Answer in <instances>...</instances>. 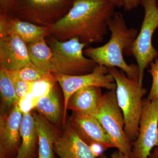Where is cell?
<instances>
[{"label": "cell", "instance_id": "e0dca14e", "mask_svg": "<svg viewBox=\"0 0 158 158\" xmlns=\"http://www.w3.org/2000/svg\"><path fill=\"white\" fill-rule=\"evenodd\" d=\"M27 45L29 57L33 65L44 73H52V52L45 38Z\"/></svg>", "mask_w": 158, "mask_h": 158}, {"label": "cell", "instance_id": "30bf717a", "mask_svg": "<svg viewBox=\"0 0 158 158\" xmlns=\"http://www.w3.org/2000/svg\"><path fill=\"white\" fill-rule=\"evenodd\" d=\"M28 65L34 66L30 60L27 44L10 28L9 24L7 33L0 36L1 69L13 71Z\"/></svg>", "mask_w": 158, "mask_h": 158}, {"label": "cell", "instance_id": "ba28073f", "mask_svg": "<svg viewBox=\"0 0 158 158\" xmlns=\"http://www.w3.org/2000/svg\"><path fill=\"white\" fill-rule=\"evenodd\" d=\"M158 147V98L143 100L138 137L133 142L131 158H148Z\"/></svg>", "mask_w": 158, "mask_h": 158}, {"label": "cell", "instance_id": "484cf974", "mask_svg": "<svg viewBox=\"0 0 158 158\" xmlns=\"http://www.w3.org/2000/svg\"><path fill=\"white\" fill-rule=\"evenodd\" d=\"M18 0H0V14H11Z\"/></svg>", "mask_w": 158, "mask_h": 158}, {"label": "cell", "instance_id": "f546056e", "mask_svg": "<svg viewBox=\"0 0 158 158\" xmlns=\"http://www.w3.org/2000/svg\"><path fill=\"white\" fill-rule=\"evenodd\" d=\"M107 1L113 3L116 7H117V8L123 7V0H107Z\"/></svg>", "mask_w": 158, "mask_h": 158}, {"label": "cell", "instance_id": "7402d4cb", "mask_svg": "<svg viewBox=\"0 0 158 158\" xmlns=\"http://www.w3.org/2000/svg\"><path fill=\"white\" fill-rule=\"evenodd\" d=\"M4 71L11 81H21L31 82L36 81L47 73H44L31 65L25 66L13 71Z\"/></svg>", "mask_w": 158, "mask_h": 158}, {"label": "cell", "instance_id": "ffe728a7", "mask_svg": "<svg viewBox=\"0 0 158 158\" xmlns=\"http://www.w3.org/2000/svg\"><path fill=\"white\" fill-rule=\"evenodd\" d=\"M0 92L3 111L11 109L19 102L13 82L2 69L0 70Z\"/></svg>", "mask_w": 158, "mask_h": 158}, {"label": "cell", "instance_id": "cb8c5ba5", "mask_svg": "<svg viewBox=\"0 0 158 158\" xmlns=\"http://www.w3.org/2000/svg\"><path fill=\"white\" fill-rule=\"evenodd\" d=\"M12 81L19 100L30 92L33 83L21 81Z\"/></svg>", "mask_w": 158, "mask_h": 158}, {"label": "cell", "instance_id": "8992f818", "mask_svg": "<svg viewBox=\"0 0 158 158\" xmlns=\"http://www.w3.org/2000/svg\"><path fill=\"white\" fill-rule=\"evenodd\" d=\"M107 134L114 148L131 158L132 144L124 132L125 120L116 98V90L103 94L94 117Z\"/></svg>", "mask_w": 158, "mask_h": 158}, {"label": "cell", "instance_id": "4dcf8cb0", "mask_svg": "<svg viewBox=\"0 0 158 158\" xmlns=\"http://www.w3.org/2000/svg\"><path fill=\"white\" fill-rule=\"evenodd\" d=\"M151 158H158V147L155 150L153 153L152 155Z\"/></svg>", "mask_w": 158, "mask_h": 158}, {"label": "cell", "instance_id": "603a6c76", "mask_svg": "<svg viewBox=\"0 0 158 158\" xmlns=\"http://www.w3.org/2000/svg\"><path fill=\"white\" fill-rule=\"evenodd\" d=\"M148 72L152 77V84L147 98L153 100L158 98V59H155L150 64Z\"/></svg>", "mask_w": 158, "mask_h": 158}, {"label": "cell", "instance_id": "44dd1931", "mask_svg": "<svg viewBox=\"0 0 158 158\" xmlns=\"http://www.w3.org/2000/svg\"><path fill=\"white\" fill-rule=\"evenodd\" d=\"M56 82L54 74L48 73L41 79L33 82L29 93L33 97L35 107L38 100L47 95L55 87Z\"/></svg>", "mask_w": 158, "mask_h": 158}, {"label": "cell", "instance_id": "83f0119b", "mask_svg": "<svg viewBox=\"0 0 158 158\" xmlns=\"http://www.w3.org/2000/svg\"><path fill=\"white\" fill-rule=\"evenodd\" d=\"M123 8L126 11H130L137 8L141 4V0H123Z\"/></svg>", "mask_w": 158, "mask_h": 158}, {"label": "cell", "instance_id": "7a4b0ae2", "mask_svg": "<svg viewBox=\"0 0 158 158\" xmlns=\"http://www.w3.org/2000/svg\"><path fill=\"white\" fill-rule=\"evenodd\" d=\"M111 32L109 41L98 47H91L84 49L85 56L92 59L98 65L105 67L119 68L130 79L138 80V68L135 64L128 65L123 58V52L129 49L138 34L137 29L128 28L123 15L116 12L108 23Z\"/></svg>", "mask_w": 158, "mask_h": 158}, {"label": "cell", "instance_id": "3957f363", "mask_svg": "<svg viewBox=\"0 0 158 158\" xmlns=\"http://www.w3.org/2000/svg\"><path fill=\"white\" fill-rule=\"evenodd\" d=\"M106 68L116 82V98L124 118L125 133L131 142L134 141L138 136L143 98L147 90L138 80L129 78L122 70L114 67Z\"/></svg>", "mask_w": 158, "mask_h": 158}, {"label": "cell", "instance_id": "277c9868", "mask_svg": "<svg viewBox=\"0 0 158 158\" xmlns=\"http://www.w3.org/2000/svg\"><path fill=\"white\" fill-rule=\"evenodd\" d=\"M48 37L52 52V73L73 76L88 74L98 65L92 59L85 56L84 50L86 45L77 38L61 41Z\"/></svg>", "mask_w": 158, "mask_h": 158}, {"label": "cell", "instance_id": "4316f807", "mask_svg": "<svg viewBox=\"0 0 158 158\" xmlns=\"http://www.w3.org/2000/svg\"><path fill=\"white\" fill-rule=\"evenodd\" d=\"M91 150L97 158L103 155V152L106 150L109 149L103 144L99 143H93L89 145Z\"/></svg>", "mask_w": 158, "mask_h": 158}, {"label": "cell", "instance_id": "5b68a950", "mask_svg": "<svg viewBox=\"0 0 158 158\" xmlns=\"http://www.w3.org/2000/svg\"><path fill=\"white\" fill-rule=\"evenodd\" d=\"M141 4L144 12L141 30L131 47L125 52L135 59L138 81L143 85L145 69L158 57V52L152 44L153 35L158 28V0H141Z\"/></svg>", "mask_w": 158, "mask_h": 158}, {"label": "cell", "instance_id": "ac0fdd59", "mask_svg": "<svg viewBox=\"0 0 158 158\" xmlns=\"http://www.w3.org/2000/svg\"><path fill=\"white\" fill-rule=\"evenodd\" d=\"M10 28L17 34L26 44L49 37L48 27L34 24L21 20L9 14Z\"/></svg>", "mask_w": 158, "mask_h": 158}, {"label": "cell", "instance_id": "5bb4252c", "mask_svg": "<svg viewBox=\"0 0 158 158\" xmlns=\"http://www.w3.org/2000/svg\"><path fill=\"white\" fill-rule=\"evenodd\" d=\"M101 88L90 86L79 89L69 98L67 110L94 117L103 95Z\"/></svg>", "mask_w": 158, "mask_h": 158}, {"label": "cell", "instance_id": "6da1fadb", "mask_svg": "<svg viewBox=\"0 0 158 158\" xmlns=\"http://www.w3.org/2000/svg\"><path fill=\"white\" fill-rule=\"evenodd\" d=\"M115 7L107 0H74L68 13L48 27L49 37L61 41L77 38L86 46L101 43Z\"/></svg>", "mask_w": 158, "mask_h": 158}, {"label": "cell", "instance_id": "9a60e30c", "mask_svg": "<svg viewBox=\"0 0 158 158\" xmlns=\"http://www.w3.org/2000/svg\"><path fill=\"white\" fill-rule=\"evenodd\" d=\"M33 115L38 138L37 158H56L54 145L60 134L44 116L36 113Z\"/></svg>", "mask_w": 158, "mask_h": 158}, {"label": "cell", "instance_id": "d6986e66", "mask_svg": "<svg viewBox=\"0 0 158 158\" xmlns=\"http://www.w3.org/2000/svg\"><path fill=\"white\" fill-rule=\"evenodd\" d=\"M39 114L54 124H58L61 117L59 94L54 87L49 93L37 102L35 108Z\"/></svg>", "mask_w": 158, "mask_h": 158}, {"label": "cell", "instance_id": "7c38bea8", "mask_svg": "<svg viewBox=\"0 0 158 158\" xmlns=\"http://www.w3.org/2000/svg\"><path fill=\"white\" fill-rule=\"evenodd\" d=\"M69 123L88 145L99 143L108 148H114L107 134L95 117L73 111Z\"/></svg>", "mask_w": 158, "mask_h": 158}, {"label": "cell", "instance_id": "52a82bcc", "mask_svg": "<svg viewBox=\"0 0 158 158\" xmlns=\"http://www.w3.org/2000/svg\"><path fill=\"white\" fill-rule=\"evenodd\" d=\"M74 0H18L11 16L40 26L49 27L64 17Z\"/></svg>", "mask_w": 158, "mask_h": 158}, {"label": "cell", "instance_id": "8fae6325", "mask_svg": "<svg viewBox=\"0 0 158 158\" xmlns=\"http://www.w3.org/2000/svg\"><path fill=\"white\" fill-rule=\"evenodd\" d=\"M23 114L18 103L0 118V158H15L19 149Z\"/></svg>", "mask_w": 158, "mask_h": 158}, {"label": "cell", "instance_id": "9c48e42d", "mask_svg": "<svg viewBox=\"0 0 158 158\" xmlns=\"http://www.w3.org/2000/svg\"><path fill=\"white\" fill-rule=\"evenodd\" d=\"M54 74V73H53ZM56 81L62 88L64 96L63 120L65 121L67 106L71 96L81 88L87 86H96L108 90H116V82L108 73L104 66L98 65L93 72L82 75H67L54 74Z\"/></svg>", "mask_w": 158, "mask_h": 158}, {"label": "cell", "instance_id": "d4e9b609", "mask_svg": "<svg viewBox=\"0 0 158 158\" xmlns=\"http://www.w3.org/2000/svg\"><path fill=\"white\" fill-rule=\"evenodd\" d=\"M18 105L23 113H31V110L35 108L33 97L30 93L20 100Z\"/></svg>", "mask_w": 158, "mask_h": 158}, {"label": "cell", "instance_id": "2e32d148", "mask_svg": "<svg viewBox=\"0 0 158 158\" xmlns=\"http://www.w3.org/2000/svg\"><path fill=\"white\" fill-rule=\"evenodd\" d=\"M20 127V146L15 158H35L38 142L34 116L31 113H23Z\"/></svg>", "mask_w": 158, "mask_h": 158}, {"label": "cell", "instance_id": "f1b7e54d", "mask_svg": "<svg viewBox=\"0 0 158 158\" xmlns=\"http://www.w3.org/2000/svg\"><path fill=\"white\" fill-rule=\"evenodd\" d=\"M111 158H130L118 151L114 152L111 155Z\"/></svg>", "mask_w": 158, "mask_h": 158}, {"label": "cell", "instance_id": "1f68e13d", "mask_svg": "<svg viewBox=\"0 0 158 158\" xmlns=\"http://www.w3.org/2000/svg\"><path fill=\"white\" fill-rule=\"evenodd\" d=\"M99 158H107V157L103 154L101 156L99 157Z\"/></svg>", "mask_w": 158, "mask_h": 158}, {"label": "cell", "instance_id": "4fadbf2b", "mask_svg": "<svg viewBox=\"0 0 158 158\" xmlns=\"http://www.w3.org/2000/svg\"><path fill=\"white\" fill-rule=\"evenodd\" d=\"M60 158H96L89 145L78 135L69 123L54 145Z\"/></svg>", "mask_w": 158, "mask_h": 158}]
</instances>
